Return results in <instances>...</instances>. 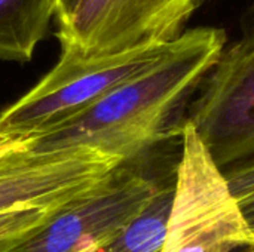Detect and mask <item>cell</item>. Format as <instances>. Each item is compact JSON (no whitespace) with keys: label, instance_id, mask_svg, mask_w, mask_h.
Instances as JSON below:
<instances>
[{"label":"cell","instance_id":"15","mask_svg":"<svg viewBox=\"0 0 254 252\" xmlns=\"http://www.w3.org/2000/svg\"><path fill=\"white\" fill-rule=\"evenodd\" d=\"M201 1H205V0H201Z\"/></svg>","mask_w":254,"mask_h":252},{"label":"cell","instance_id":"11","mask_svg":"<svg viewBox=\"0 0 254 252\" xmlns=\"http://www.w3.org/2000/svg\"><path fill=\"white\" fill-rule=\"evenodd\" d=\"M57 211L21 208L0 212V250L28 238L43 227Z\"/></svg>","mask_w":254,"mask_h":252},{"label":"cell","instance_id":"3","mask_svg":"<svg viewBox=\"0 0 254 252\" xmlns=\"http://www.w3.org/2000/svg\"><path fill=\"white\" fill-rule=\"evenodd\" d=\"M254 252V235L228 181L185 122L161 252Z\"/></svg>","mask_w":254,"mask_h":252},{"label":"cell","instance_id":"6","mask_svg":"<svg viewBox=\"0 0 254 252\" xmlns=\"http://www.w3.org/2000/svg\"><path fill=\"white\" fill-rule=\"evenodd\" d=\"M30 143L0 156V212L58 211L91 192L122 163L91 147L37 150Z\"/></svg>","mask_w":254,"mask_h":252},{"label":"cell","instance_id":"14","mask_svg":"<svg viewBox=\"0 0 254 252\" xmlns=\"http://www.w3.org/2000/svg\"><path fill=\"white\" fill-rule=\"evenodd\" d=\"M30 138H16V137H4L0 135V156L10 151L15 147H19L25 143H28Z\"/></svg>","mask_w":254,"mask_h":252},{"label":"cell","instance_id":"8","mask_svg":"<svg viewBox=\"0 0 254 252\" xmlns=\"http://www.w3.org/2000/svg\"><path fill=\"white\" fill-rule=\"evenodd\" d=\"M55 15L57 0H0V61H30Z\"/></svg>","mask_w":254,"mask_h":252},{"label":"cell","instance_id":"7","mask_svg":"<svg viewBox=\"0 0 254 252\" xmlns=\"http://www.w3.org/2000/svg\"><path fill=\"white\" fill-rule=\"evenodd\" d=\"M192 125L219 168L254 151V49L225 48L188 107Z\"/></svg>","mask_w":254,"mask_h":252},{"label":"cell","instance_id":"5","mask_svg":"<svg viewBox=\"0 0 254 252\" xmlns=\"http://www.w3.org/2000/svg\"><path fill=\"white\" fill-rule=\"evenodd\" d=\"M201 0H79L58 25L61 52L103 56L177 39Z\"/></svg>","mask_w":254,"mask_h":252},{"label":"cell","instance_id":"13","mask_svg":"<svg viewBox=\"0 0 254 252\" xmlns=\"http://www.w3.org/2000/svg\"><path fill=\"white\" fill-rule=\"evenodd\" d=\"M79 0H57V22L58 25H63L74 12Z\"/></svg>","mask_w":254,"mask_h":252},{"label":"cell","instance_id":"9","mask_svg":"<svg viewBox=\"0 0 254 252\" xmlns=\"http://www.w3.org/2000/svg\"><path fill=\"white\" fill-rule=\"evenodd\" d=\"M174 178L162 184L146 209L100 252H161L173 202Z\"/></svg>","mask_w":254,"mask_h":252},{"label":"cell","instance_id":"2","mask_svg":"<svg viewBox=\"0 0 254 252\" xmlns=\"http://www.w3.org/2000/svg\"><path fill=\"white\" fill-rule=\"evenodd\" d=\"M173 42L103 56L61 52L58 62L0 113V135L31 140L70 122L153 67Z\"/></svg>","mask_w":254,"mask_h":252},{"label":"cell","instance_id":"4","mask_svg":"<svg viewBox=\"0 0 254 252\" xmlns=\"http://www.w3.org/2000/svg\"><path fill=\"white\" fill-rule=\"evenodd\" d=\"M147 156L119 163L97 187L54 212L37 232L0 252H100L124 233L162 186L144 172Z\"/></svg>","mask_w":254,"mask_h":252},{"label":"cell","instance_id":"10","mask_svg":"<svg viewBox=\"0 0 254 252\" xmlns=\"http://www.w3.org/2000/svg\"><path fill=\"white\" fill-rule=\"evenodd\" d=\"M220 169L254 235V151Z\"/></svg>","mask_w":254,"mask_h":252},{"label":"cell","instance_id":"1","mask_svg":"<svg viewBox=\"0 0 254 252\" xmlns=\"http://www.w3.org/2000/svg\"><path fill=\"white\" fill-rule=\"evenodd\" d=\"M225 48L223 28L185 30L153 67L70 122L31 138L30 147H91L122 162L150 154L158 146L182 135L185 110Z\"/></svg>","mask_w":254,"mask_h":252},{"label":"cell","instance_id":"12","mask_svg":"<svg viewBox=\"0 0 254 252\" xmlns=\"http://www.w3.org/2000/svg\"><path fill=\"white\" fill-rule=\"evenodd\" d=\"M240 46L254 49V0L247 7L241 19V36L237 40Z\"/></svg>","mask_w":254,"mask_h":252}]
</instances>
